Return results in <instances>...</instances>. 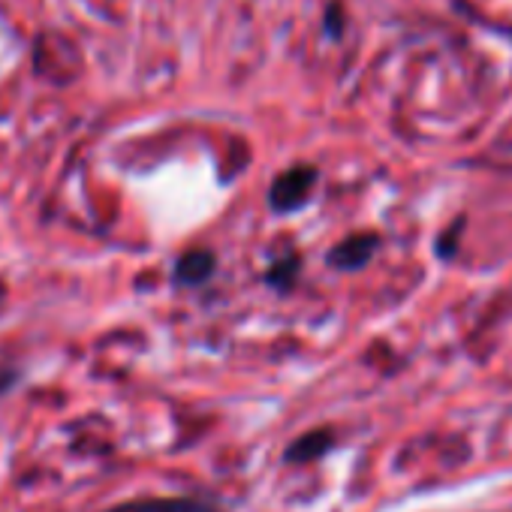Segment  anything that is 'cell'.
I'll list each match as a JSON object with an SVG mask.
<instances>
[{
	"mask_svg": "<svg viewBox=\"0 0 512 512\" xmlns=\"http://www.w3.org/2000/svg\"><path fill=\"white\" fill-rule=\"evenodd\" d=\"M317 184V169L314 166H293L284 175L275 178L269 190V202L275 211H296L299 205L308 202L311 190Z\"/></svg>",
	"mask_w": 512,
	"mask_h": 512,
	"instance_id": "obj_1",
	"label": "cell"
},
{
	"mask_svg": "<svg viewBox=\"0 0 512 512\" xmlns=\"http://www.w3.org/2000/svg\"><path fill=\"white\" fill-rule=\"evenodd\" d=\"M377 235H371V232H362V235H350V238H344L332 253H329V263L335 266V269H362L371 256H374V250H377Z\"/></svg>",
	"mask_w": 512,
	"mask_h": 512,
	"instance_id": "obj_2",
	"label": "cell"
},
{
	"mask_svg": "<svg viewBox=\"0 0 512 512\" xmlns=\"http://www.w3.org/2000/svg\"><path fill=\"white\" fill-rule=\"evenodd\" d=\"M211 272H214V253L208 250H190L175 266V278L181 284H202L211 278Z\"/></svg>",
	"mask_w": 512,
	"mask_h": 512,
	"instance_id": "obj_3",
	"label": "cell"
},
{
	"mask_svg": "<svg viewBox=\"0 0 512 512\" xmlns=\"http://www.w3.org/2000/svg\"><path fill=\"white\" fill-rule=\"evenodd\" d=\"M112 512H211L205 503L184 500V497H157V500H136L115 506Z\"/></svg>",
	"mask_w": 512,
	"mask_h": 512,
	"instance_id": "obj_4",
	"label": "cell"
},
{
	"mask_svg": "<svg viewBox=\"0 0 512 512\" xmlns=\"http://www.w3.org/2000/svg\"><path fill=\"white\" fill-rule=\"evenodd\" d=\"M329 446H332V434H329V431H308L305 437H299V440L287 449V461H296V464L317 461Z\"/></svg>",
	"mask_w": 512,
	"mask_h": 512,
	"instance_id": "obj_5",
	"label": "cell"
},
{
	"mask_svg": "<svg viewBox=\"0 0 512 512\" xmlns=\"http://www.w3.org/2000/svg\"><path fill=\"white\" fill-rule=\"evenodd\" d=\"M296 266H299V260H293V256H290V260H284V263H278V266H275L278 272H269V278H272L275 284H281V287H284V284L296 275Z\"/></svg>",
	"mask_w": 512,
	"mask_h": 512,
	"instance_id": "obj_6",
	"label": "cell"
},
{
	"mask_svg": "<svg viewBox=\"0 0 512 512\" xmlns=\"http://www.w3.org/2000/svg\"><path fill=\"white\" fill-rule=\"evenodd\" d=\"M13 380H16V374H10V371H0V392H4V389L13 383Z\"/></svg>",
	"mask_w": 512,
	"mask_h": 512,
	"instance_id": "obj_7",
	"label": "cell"
}]
</instances>
